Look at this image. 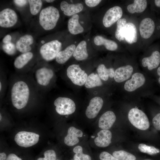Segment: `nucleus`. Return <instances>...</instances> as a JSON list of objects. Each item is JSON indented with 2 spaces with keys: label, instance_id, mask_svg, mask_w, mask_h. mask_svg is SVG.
I'll return each instance as SVG.
<instances>
[{
  "label": "nucleus",
  "instance_id": "1",
  "mask_svg": "<svg viewBox=\"0 0 160 160\" xmlns=\"http://www.w3.org/2000/svg\"><path fill=\"white\" fill-rule=\"evenodd\" d=\"M31 95L30 87L25 81L19 80L12 85L10 97L12 105L16 109H21L25 108Z\"/></svg>",
  "mask_w": 160,
  "mask_h": 160
},
{
  "label": "nucleus",
  "instance_id": "2",
  "mask_svg": "<svg viewBox=\"0 0 160 160\" xmlns=\"http://www.w3.org/2000/svg\"><path fill=\"white\" fill-rule=\"evenodd\" d=\"M60 17L57 9L53 6L43 9L39 16V23L45 30H50L56 26Z\"/></svg>",
  "mask_w": 160,
  "mask_h": 160
},
{
  "label": "nucleus",
  "instance_id": "3",
  "mask_svg": "<svg viewBox=\"0 0 160 160\" xmlns=\"http://www.w3.org/2000/svg\"><path fill=\"white\" fill-rule=\"evenodd\" d=\"M155 19L145 18L141 22L139 25V31L141 37L144 39H148L153 36L160 34V22Z\"/></svg>",
  "mask_w": 160,
  "mask_h": 160
},
{
  "label": "nucleus",
  "instance_id": "4",
  "mask_svg": "<svg viewBox=\"0 0 160 160\" xmlns=\"http://www.w3.org/2000/svg\"><path fill=\"white\" fill-rule=\"evenodd\" d=\"M128 118L131 124L139 129L146 130L150 127L149 122L146 115L138 108L131 109L129 112Z\"/></svg>",
  "mask_w": 160,
  "mask_h": 160
},
{
  "label": "nucleus",
  "instance_id": "5",
  "mask_svg": "<svg viewBox=\"0 0 160 160\" xmlns=\"http://www.w3.org/2000/svg\"><path fill=\"white\" fill-rule=\"evenodd\" d=\"M61 46V43L57 40L48 42L41 47L40 49V55L45 60H52L56 58L60 51Z\"/></svg>",
  "mask_w": 160,
  "mask_h": 160
},
{
  "label": "nucleus",
  "instance_id": "6",
  "mask_svg": "<svg viewBox=\"0 0 160 160\" xmlns=\"http://www.w3.org/2000/svg\"><path fill=\"white\" fill-rule=\"evenodd\" d=\"M56 112L62 115L71 114L74 112L76 106L74 101L66 97H59L54 102Z\"/></svg>",
  "mask_w": 160,
  "mask_h": 160
},
{
  "label": "nucleus",
  "instance_id": "7",
  "mask_svg": "<svg viewBox=\"0 0 160 160\" xmlns=\"http://www.w3.org/2000/svg\"><path fill=\"white\" fill-rule=\"evenodd\" d=\"M68 78L74 84L82 86L84 85L88 75L79 65L72 64L68 67L66 70Z\"/></svg>",
  "mask_w": 160,
  "mask_h": 160
},
{
  "label": "nucleus",
  "instance_id": "8",
  "mask_svg": "<svg viewBox=\"0 0 160 160\" xmlns=\"http://www.w3.org/2000/svg\"><path fill=\"white\" fill-rule=\"evenodd\" d=\"M39 135L33 132L20 131L15 135L14 140L19 146L25 148L32 146L39 140Z\"/></svg>",
  "mask_w": 160,
  "mask_h": 160
},
{
  "label": "nucleus",
  "instance_id": "9",
  "mask_svg": "<svg viewBox=\"0 0 160 160\" xmlns=\"http://www.w3.org/2000/svg\"><path fill=\"white\" fill-rule=\"evenodd\" d=\"M54 76L53 71L46 67L38 69L35 73V79L37 83L42 87H46L49 85Z\"/></svg>",
  "mask_w": 160,
  "mask_h": 160
},
{
  "label": "nucleus",
  "instance_id": "10",
  "mask_svg": "<svg viewBox=\"0 0 160 160\" xmlns=\"http://www.w3.org/2000/svg\"><path fill=\"white\" fill-rule=\"evenodd\" d=\"M123 15L121 8L115 6L110 8L105 14L103 20L104 26L108 28L121 19Z\"/></svg>",
  "mask_w": 160,
  "mask_h": 160
},
{
  "label": "nucleus",
  "instance_id": "11",
  "mask_svg": "<svg viewBox=\"0 0 160 160\" xmlns=\"http://www.w3.org/2000/svg\"><path fill=\"white\" fill-rule=\"evenodd\" d=\"M17 20V15L13 10L9 8H6L0 12V26L7 28L14 26Z\"/></svg>",
  "mask_w": 160,
  "mask_h": 160
},
{
  "label": "nucleus",
  "instance_id": "12",
  "mask_svg": "<svg viewBox=\"0 0 160 160\" xmlns=\"http://www.w3.org/2000/svg\"><path fill=\"white\" fill-rule=\"evenodd\" d=\"M103 101L101 97L96 96L92 98L85 111V114L89 119L95 118L102 108Z\"/></svg>",
  "mask_w": 160,
  "mask_h": 160
},
{
  "label": "nucleus",
  "instance_id": "13",
  "mask_svg": "<svg viewBox=\"0 0 160 160\" xmlns=\"http://www.w3.org/2000/svg\"><path fill=\"white\" fill-rule=\"evenodd\" d=\"M145 81V78L143 75L136 73L132 75L130 79L125 82L124 88L128 92H132L143 86Z\"/></svg>",
  "mask_w": 160,
  "mask_h": 160
},
{
  "label": "nucleus",
  "instance_id": "14",
  "mask_svg": "<svg viewBox=\"0 0 160 160\" xmlns=\"http://www.w3.org/2000/svg\"><path fill=\"white\" fill-rule=\"evenodd\" d=\"M82 131L74 127H71L68 129L67 134L65 137L64 142L67 145L71 146L77 144L79 142V137H82Z\"/></svg>",
  "mask_w": 160,
  "mask_h": 160
},
{
  "label": "nucleus",
  "instance_id": "15",
  "mask_svg": "<svg viewBox=\"0 0 160 160\" xmlns=\"http://www.w3.org/2000/svg\"><path fill=\"white\" fill-rule=\"evenodd\" d=\"M115 113L111 111H108L101 116L98 121V127L102 129L108 130L113 124L116 120Z\"/></svg>",
  "mask_w": 160,
  "mask_h": 160
},
{
  "label": "nucleus",
  "instance_id": "16",
  "mask_svg": "<svg viewBox=\"0 0 160 160\" xmlns=\"http://www.w3.org/2000/svg\"><path fill=\"white\" fill-rule=\"evenodd\" d=\"M97 136L94 140V142L98 147H105L111 143L112 134L110 130L102 129L97 133Z\"/></svg>",
  "mask_w": 160,
  "mask_h": 160
},
{
  "label": "nucleus",
  "instance_id": "17",
  "mask_svg": "<svg viewBox=\"0 0 160 160\" xmlns=\"http://www.w3.org/2000/svg\"><path fill=\"white\" fill-rule=\"evenodd\" d=\"M133 72V68L130 65L118 68L115 71L114 78L117 82L120 83L128 79Z\"/></svg>",
  "mask_w": 160,
  "mask_h": 160
},
{
  "label": "nucleus",
  "instance_id": "18",
  "mask_svg": "<svg viewBox=\"0 0 160 160\" xmlns=\"http://www.w3.org/2000/svg\"><path fill=\"white\" fill-rule=\"evenodd\" d=\"M143 67H148L149 70L156 68L160 63V52L157 50L153 51L150 56L144 58L142 61Z\"/></svg>",
  "mask_w": 160,
  "mask_h": 160
},
{
  "label": "nucleus",
  "instance_id": "19",
  "mask_svg": "<svg viewBox=\"0 0 160 160\" xmlns=\"http://www.w3.org/2000/svg\"><path fill=\"white\" fill-rule=\"evenodd\" d=\"M33 36L30 35L21 36L16 43L17 49L23 53L29 52L31 49L30 45L33 44Z\"/></svg>",
  "mask_w": 160,
  "mask_h": 160
},
{
  "label": "nucleus",
  "instance_id": "20",
  "mask_svg": "<svg viewBox=\"0 0 160 160\" xmlns=\"http://www.w3.org/2000/svg\"><path fill=\"white\" fill-rule=\"evenodd\" d=\"M124 38L129 44L136 42L137 40V29L135 25L131 23H127L124 31Z\"/></svg>",
  "mask_w": 160,
  "mask_h": 160
},
{
  "label": "nucleus",
  "instance_id": "21",
  "mask_svg": "<svg viewBox=\"0 0 160 160\" xmlns=\"http://www.w3.org/2000/svg\"><path fill=\"white\" fill-rule=\"evenodd\" d=\"M60 8L63 12L64 15L68 16H71L81 11L83 9V6L80 3L69 4L66 1H63L60 3Z\"/></svg>",
  "mask_w": 160,
  "mask_h": 160
},
{
  "label": "nucleus",
  "instance_id": "22",
  "mask_svg": "<svg viewBox=\"0 0 160 160\" xmlns=\"http://www.w3.org/2000/svg\"><path fill=\"white\" fill-rule=\"evenodd\" d=\"M76 48L74 44H72L64 50L60 51L55 58L56 61L60 64L65 63L73 55Z\"/></svg>",
  "mask_w": 160,
  "mask_h": 160
},
{
  "label": "nucleus",
  "instance_id": "23",
  "mask_svg": "<svg viewBox=\"0 0 160 160\" xmlns=\"http://www.w3.org/2000/svg\"><path fill=\"white\" fill-rule=\"evenodd\" d=\"M79 18L78 15L75 14L73 15L68 21V30L72 34H77L83 32L84 31V28L79 23Z\"/></svg>",
  "mask_w": 160,
  "mask_h": 160
},
{
  "label": "nucleus",
  "instance_id": "24",
  "mask_svg": "<svg viewBox=\"0 0 160 160\" xmlns=\"http://www.w3.org/2000/svg\"><path fill=\"white\" fill-rule=\"evenodd\" d=\"M73 56L76 60L79 61L84 60L87 58L88 55L85 41H82L78 44L74 51Z\"/></svg>",
  "mask_w": 160,
  "mask_h": 160
},
{
  "label": "nucleus",
  "instance_id": "25",
  "mask_svg": "<svg viewBox=\"0 0 160 160\" xmlns=\"http://www.w3.org/2000/svg\"><path fill=\"white\" fill-rule=\"evenodd\" d=\"M95 44L97 45H103L108 50L114 51L118 48V45L114 41L106 39L103 37L97 36L94 39Z\"/></svg>",
  "mask_w": 160,
  "mask_h": 160
},
{
  "label": "nucleus",
  "instance_id": "26",
  "mask_svg": "<svg viewBox=\"0 0 160 160\" xmlns=\"http://www.w3.org/2000/svg\"><path fill=\"white\" fill-rule=\"evenodd\" d=\"M33 57V53L30 52L22 54L15 59L14 63L15 67L18 69L23 68L32 59Z\"/></svg>",
  "mask_w": 160,
  "mask_h": 160
},
{
  "label": "nucleus",
  "instance_id": "27",
  "mask_svg": "<svg viewBox=\"0 0 160 160\" xmlns=\"http://www.w3.org/2000/svg\"><path fill=\"white\" fill-rule=\"evenodd\" d=\"M147 3L145 0H135L133 4L128 5L127 7L128 12L131 14L140 13L146 8Z\"/></svg>",
  "mask_w": 160,
  "mask_h": 160
},
{
  "label": "nucleus",
  "instance_id": "28",
  "mask_svg": "<svg viewBox=\"0 0 160 160\" xmlns=\"http://www.w3.org/2000/svg\"><path fill=\"white\" fill-rule=\"evenodd\" d=\"M97 73L101 79L107 81L109 77L114 78L115 71L113 68H107L103 64L99 65L97 68Z\"/></svg>",
  "mask_w": 160,
  "mask_h": 160
},
{
  "label": "nucleus",
  "instance_id": "29",
  "mask_svg": "<svg viewBox=\"0 0 160 160\" xmlns=\"http://www.w3.org/2000/svg\"><path fill=\"white\" fill-rule=\"evenodd\" d=\"M103 83L97 73H92L88 75L84 84L87 88L90 89L102 86Z\"/></svg>",
  "mask_w": 160,
  "mask_h": 160
},
{
  "label": "nucleus",
  "instance_id": "30",
  "mask_svg": "<svg viewBox=\"0 0 160 160\" xmlns=\"http://www.w3.org/2000/svg\"><path fill=\"white\" fill-rule=\"evenodd\" d=\"M127 23L126 20L125 18L120 19L117 21L115 36L119 41L123 40L124 39L123 33Z\"/></svg>",
  "mask_w": 160,
  "mask_h": 160
},
{
  "label": "nucleus",
  "instance_id": "31",
  "mask_svg": "<svg viewBox=\"0 0 160 160\" xmlns=\"http://www.w3.org/2000/svg\"><path fill=\"white\" fill-rule=\"evenodd\" d=\"M113 155L119 160H136V159L132 154L122 150L114 151Z\"/></svg>",
  "mask_w": 160,
  "mask_h": 160
},
{
  "label": "nucleus",
  "instance_id": "32",
  "mask_svg": "<svg viewBox=\"0 0 160 160\" xmlns=\"http://www.w3.org/2000/svg\"><path fill=\"white\" fill-rule=\"evenodd\" d=\"M73 151L75 153L73 156L74 160H92L89 155L83 153V148L81 146L77 145L75 147Z\"/></svg>",
  "mask_w": 160,
  "mask_h": 160
},
{
  "label": "nucleus",
  "instance_id": "33",
  "mask_svg": "<svg viewBox=\"0 0 160 160\" xmlns=\"http://www.w3.org/2000/svg\"><path fill=\"white\" fill-rule=\"evenodd\" d=\"M28 1L31 13L33 15L38 14L42 7V1L40 0H29Z\"/></svg>",
  "mask_w": 160,
  "mask_h": 160
},
{
  "label": "nucleus",
  "instance_id": "34",
  "mask_svg": "<svg viewBox=\"0 0 160 160\" xmlns=\"http://www.w3.org/2000/svg\"><path fill=\"white\" fill-rule=\"evenodd\" d=\"M138 148L141 152L150 155L156 154L160 152L159 150L155 147L143 143L139 144Z\"/></svg>",
  "mask_w": 160,
  "mask_h": 160
},
{
  "label": "nucleus",
  "instance_id": "35",
  "mask_svg": "<svg viewBox=\"0 0 160 160\" xmlns=\"http://www.w3.org/2000/svg\"><path fill=\"white\" fill-rule=\"evenodd\" d=\"M2 49L6 53L9 55H14L17 49L15 45L11 42L4 44L2 46Z\"/></svg>",
  "mask_w": 160,
  "mask_h": 160
},
{
  "label": "nucleus",
  "instance_id": "36",
  "mask_svg": "<svg viewBox=\"0 0 160 160\" xmlns=\"http://www.w3.org/2000/svg\"><path fill=\"white\" fill-rule=\"evenodd\" d=\"M44 157H40L37 160H56V154L55 151L52 149L45 151L44 153Z\"/></svg>",
  "mask_w": 160,
  "mask_h": 160
},
{
  "label": "nucleus",
  "instance_id": "37",
  "mask_svg": "<svg viewBox=\"0 0 160 160\" xmlns=\"http://www.w3.org/2000/svg\"><path fill=\"white\" fill-rule=\"evenodd\" d=\"M99 158L100 160H119L113 155L106 151L101 152Z\"/></svg>",
  "mask_w": 160,
  "mask_h": 160
},
{
  "label": "nucleus",
  "instance_id": "38",
  "mask_svg": "<svg viewBox=\"0 0 160 160\" xmlns=\"http://www.w3.org/2000/svg\"><path fill=\"white\" fill-rule=\"evenodd\" d=\"M152 123L156 129L160 131V113H158L153 118Z\"/></svg>",
  "mask_w": 160,
  "mask_h": 160
},
{
  "label": "nucleus",
  "instance_id": "39",
  "mask_svg": "<svg viewBox=\"0 0 160 160\" xmlns=\"http://www.w3.org/2000/svg\"><path fill=\"white\" fill-rule=\"evenodd\" d=\"M101 1V0H85L86 4L89 7H93L98 5Z\"/></svg>",
  "mask_w": 160,
  "mask_h": 160
},
{
  "label": "nucleus",
  "instance_id": "40",
  "mask_svg": "<svg viewBox=\"0 0 160 160\" xmlns=\"http://www.w3.org/2000/svg\"><path fill=\"white\" fill-rule=\"evenodd\" d=\"M6 160H22V159L15 154L11 153L8 156Z\"/></svg>",
  "mask_w": 160,
  "mask_h": 160
},
{
  "label": "nucleus",
  "instance_id": "41",
  "mask_svg": "<svg viewBox=\"0 0 160 160\" xmlns=\"http://www.w3.org/2000/svg\"><path fill=\"white\" fill-rule=\"evenodd\" d=\"M14 2L17 6L22 7L25 6L28 1L25 0H13Z\"/></svg>",
  "mask_w": 160,
  "mask_h": 160
},
{
  "label": "nucleus",
  "instance_id": "42",
  "mask_svg": "<svg viewBox=\"0 0 160 160\" xmlns=\"http://www.w3.org/2000/svg\"><path fill=\"white\" fill-rule=\"evenodd\" d=\"M11 36L9 35L6 36L3 39V42L4 44H6L11 42Z\"/></svg>",
  "mask_w": 160,
  "mask_h": 160
},
{
  "label": "nucleus",
  "instance_id": "43",
  "mask_svg": "<svg viewBox=\"0 0 160 160\" xmlns=\"http://www.w3.org/2000/svg\"><path fill=\"white\" fill-rule=\"evenodd\" d=\"M154 4L157 9H160V0H154Z\"/></svg>",
  "mask_w": 160,
  "mask_h": 160
},
{
  "label": "nucleus",
  "instance_id": "44",
  "mask_svg": "<svg viewBox=\"0 0 160 160\" xmlns=\"http://www.w3.org/2000/svg\"><path fill=\"white\" fill-rule=\"evenodd\" d=\"M7 157L6 154L4 152L0 153V160H6Z\"/></svg>",
  "mask_w": 160,
  "mask_h": 160
},
{
  "label": "nucleus",
  "instance_id": "45",
  "mask_svg": "<svg viewBox=\"0 0 160 160\" xmlns=\"http://www.w3.org/2000/svg\"><path fill=\"white\" fill-rule=\"evenodd\" d=\"M157 73L160 76V66L157 69ZM158 81L159 84H160V77L158 79Z\"/></svg>",
  "mask_w": 160,
  "mask_h": 160
},
{
  "label": "nucleus",
  "instance_id": "46",
  "mask_svg": "<svg viewBox=\"0 0 160 160\" xmlns=\"http://www.w3.org/2000/svg\"><path fill=\"white\" fill-rule=\"evenodd\" d=\"M46 2H48V3H51V2H52L53 1H54V0H45Z\"/></svg>",
  "mask_w": 160,
  "mask_h": 160
},
{
  "label": "nucleus",
  "instance_id": "47",
  "mask_svg": "<svg viewBox=\"0 0 160 160\" xmlns=\"http://www.w3.org/2000/svg\"><path fill=\"white\" fill-rule=\"evenodd\" d=\"M2 88V84L1 81L0 82V90L1 92Z\"/></svg>",
  "mask_w": 160,
  "mask_h": 160
},
{
  "label": "nucleus",
  "instance_id": "48",
  "mask_svg": "<svg viewBox=\"0 0 160 160\" xmlns=\"http://www.w3.org/2000/svg\"><path fill=\"white\" fill-rule=\"evenodd\" d=\"M0 121H1L2 119V116H1V113H0Z\"/></svg>",
  "mask_w": 160,
  "mask_h": 160
},
{
  "label": "nucleus",
  "instance_id": "49",
  "mask_svg": "<svg viewBox=\"0 0 160 160\" xmlns=\"http://www.w3.org/2000/svg\"><path fill=\"white\" fill-rule=\"evenodd\" d=\"M41 42L42 43H43L44 42V41H41Z\"/></svg>",
  "mask_w": 160,
  "mask_h": 160
},
{
  "label": "nucleus",
  "instance_id": "50",
  "mask_svg": "<svg viewBox=\"0 0 160 160\" xmlns=\"http://www.w3.org/2000/svg\"><path fill=\"white\" fill-rule=\"evenodd\" d=\"M71 160H74V159H71Z\"/></svg>",
  "mask_w": 160,
  "mask_h": 160
},
{
  "label": "nucleus",
  "instance_id": "51",
  "mask_svg": "<svg viewBox=\"0 0 160 160\" xmlns=\"http://www.w3.org/2000/svg\"><path fill=\"white\" fill-rule=\"evenodd\" d=\"M59 160V159H57V160Z\"/></svg>",
  "mask_w": 160,
  "mask_h": 160
}]
</instances>
